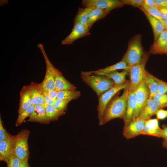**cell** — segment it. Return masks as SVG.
Instances as JSON below:
<instances>
[{
  "label": "cell",
  "mask_w": 167,
  "mask_h": 167,
  "mask_svg": "<svg viewBox=\"0 0 167 167\" xmlns=\"http://www.w3.org/2000/svg\"><path fill=\"white\" fill-rule=\"evenodd\" d=\"M45 104L35 105L33 111L29 117V119L27 122H36L45 124H49L50 122L47 119L46 116Z\"/></svg>",
  "instance_id": "e0dca14e"
},
{
  "label": "cell",
  "mask_w": 167,
  "mask_h": 167,
  "mask_svg": "<svg viewBox=\"0 0 167 167\" xmlns=\"http://www.w3.org/2000/svg\"><path fill=\"white\" fill-rule=\"evenodd\" d=\"M28 159L20 161L19 167H30L28 163Z\"/></svg>",
  "instance_id": "ee69618b"
},
{
  "label": "cell",
  "mask_w": 167,
  "mask_h": 167,
  "mask_svg": "<svg viewBox=\"0 0 167 167\" xmlns=\"http://www.w3.org/2000/svg\"><path fill=\"white\" fill-rule=\"evenodd\" d=\"M129 67L125 62L121 60L120 62L113 65L107 67L106 68L100 69L98 70L89 71H82L81 74L84 75H92L94 74L95 75H105L111 72L116 71L118 70L123 69L129 71Z\"/></svg>",
  "instance_id": "4fadbf2b"
},
{
  "label": "cell",
  "mask_w": 167,
  "mask_h": 167,
  "mask_svg": "<svg viewBox=\"0 0 167 167\" xmlns=\"http://www.w3.org/2000/svg\"><path fill=\"white\" fill-rule=\"evenodd\" d=\"M143 1V0H122L121 1L123 5H129L138 7L141 6Z\"/></svg>",
  "instance_id": "d590c367"
},
{
  "label": "cell",
  "mask_w": 167,
  "mask_h": 167,
  "mask_svg": "<svg viewBox=\"0 0 167 167\" xmlns=\"http://www.w3.org/2000/svg\"><path fill=\"white\" fill-rule=\"evenodd\" d=\"M43 93L45 104L48 105H53L55 100L51 99L48 95L46 91L44 90Z\"/></svg>",
  "instance_id": "f35d334b"
},
{
  "label": "cell",
  "mask_w": 167,
  "mask_h": 167,
  "mask_svg": "<svg viewBox=\"0 0 167 167\" xmlns=\"http://www.w3.org/2000/svg\"><path fill=\"white\" fill-rule=\"evenodd\" d=\"M167 2V0H166Z\"/></svg>",
  "instance_id": "681fc988"
},
{
  "label": "cell",
  "mask_w": 167,
  "mask_h": 167,
  "mask_svg": "<svg viewBox=\"0 0 167 167\" xmlns=\"http://www.w3.org/2000/svg\"><path fill=\"white\" fill-rule=\"evenodd\" d=\"M54 79L56 90L58 91L75 90L76 86L67 80L62 73L55 67L54 69Z\"/></svg>",
  "instance_id": "5bb4252c"
},
{
  "label": "cell",
  "mask_w": 167,
  "mask_h": 167,
  "mask_svg": "<svg viewBox=\"0 0 167 167\" xmlns=\"http://www.w3.org/2000/svg\"><path fill=\"white\" fill-rule=\"evenodd\" d=\"M136 105L135 92H129L126 112L123 119L124 123L123 128L127 127L132 122Z\"/></svg>",
  "instance_id": "2e32d148"
},
{
  "label": "cell",
  "mask_w": 167,
  "mask_h": 167,
  "mask_svg": "<svg viewBox=\"0 0 167 167\" xmlns=\"http://www.w3.org/2000/svg\"><path fill=\"white\" fill-rule=\"evenodd\" d=\"M71 101L70 100L57 99L53 106L58 110L65 111L68 103Z\"/></svg>",
  "instance_id": "4dcf8cb0"
},
{
  "label": "cell",
  "mask_w": 167,
  "mask_h": 167,
  "mask_svg": "<svg viewBox=\"0 0 167 167\" xmlns=\"http://www.w3.org/2000/svg\"><path fill=\"white\" fill-rule=\"evenodd\" d=\"M93 8H79L74 18V23L78 22L87 26V23L89 14Z\"/></svg>",
  "instance_id": "484cf974"
},
{
  "label": "cell",
  "mask_w": 167,
  "mask_h": 167,
  "mask_svg": "<svg viewBox=\"0 0 167 167\" xmlns=\"http://www.w3.org/2000/svg\"><path fill=\"white\" fill-rule=\"evenodd\" d=\"M145 121L138 118L132 121L127 127L123 128L122 133L124 137L129 139L142 135Z\"/></svg>",
  "instance_id": "8fae6325"
},
{
  "label": "cell",
  "mask_w": 167,
  "mask_h": 167,
  "mask_svg": "<svg viewBox=\"0 0 167 167\" xmlns=\"http://www.w3.org/2000/svg\"><path fill=\"white\" fill-rule=\"evenodd\" d=\"M81 94L79 91L76 90L60 91H58L57 99L71 101L78 98Z\"/></svg>",
  "instance_id": "83f0119b"
},
{
  "label": "cell",
  "mask_w": 167,
  "mask_h": 167,
  "mask_svg": "<svg viewBox=\"0 0 167 167\" xmlns=\"http://www.w3.org/2000/svg\"><path fill=\"white\" fill-rule=\"evenodd\" d=\"M141 40V36L138 34L131 38L129 42L127 51L122 59L130 67L140 62L145 54Z\"/></svg>",
  "instance_id": "7a4b0ae2"
},
{
  "label": "cell",
  "mask_w": 167,
  "mask_h": 167,
  "mask_svg": "<svg viewBox=\"0 0 167 167\" xmlns=\"http://www.w3.org/2000/svg\"><path fill=\"white\" fill-rule=\"evenodd\" d=\"M81 77L83 81L94 91L99 97L115 85L112 80L104 75L81 74Z\"/></svg>",
  "instance_id": "277c9868"
},
{
  "label": "cell",
  "mask_w": 167,
  "mask_h": 167,
  "mask_svg": "<svg viewBox=\"0 0 167 167\" xmlns=\"http://www.w3.org/2000/svg\"><path fill=\"white\" fill-rule=\"evenodd\" d=\"M89 29L86 26L79 22L74 23L71 33L62 41L63 45H70L76 40L90 34Z\"/></svg>",
  "instance_id": "30bf717a"
},
{
  "label": "cell",
  "mask_w": 167,
  "mask_h": 167,
  "mask_svg": "<svg viewBox=\"0 0 167 167\" xmlns=\"http://www.w3.org/2000/svg\"><path fill=\"white\" fill-rule=\"evenodd\" d=\"M20 161L14 154L12 153L6 163L7 167H19Z\"/></svg>",
  "instance_id": "d6a6232c"
},
{
  "label": "cell",
  "mask_w": 167,
  "mask_h": 167,
  "mask_svg": "<svg viewBox=\"0 0 167 167\" xmlns=\"http://www.w3.org/2000/svg\"><path fill=\"white\" fill-rule=\"evenodd\" d=\"M109 13L105 10L93 8L89 14L87 20V27L90 29L95 22L104 18Z\"/></svg>",
  "instance_id": "603a6c76"
},
{
  "label": "cell",
  "mask_w": 167,
  "mask_h": 167,
  "mask_svg": "<svg viewBox=\"0 0 167 167\" xmlns=\"http://www.w3.org/2000/svg\"><path fill=\"white\" fill-rule=\"evenodd\" d=\"M30 131L23 129L16 135L13 136L12 139V153L20 161L29 158V152L28 140Z\"/></svg>",
  "instance_id": "3957f363"
},
{
  "label": "cell",
  "mask_w": 167,
  "mask_h": 167,
  "mask_svg": "<svg viewBox=\"0 0 167 167\" xmlns=\"http://www.w3.org/2000/svg\"><path fill=\"white\" fill-rule=\"evenodd\" d=\"M144 14L149 21L152 29L154 42L155 41L160 34L165 29L162 22L149 14L141 6L138 7Z\"/></svg>",
  "instance_id": "ac0fdd59"
},
{
  "label": "cell",
  "mask_w": 167,
  "mask_h": 167,
  "mask_svg": "<svg viewBox=\"0 0 167 167\" xmlns=\"http://www.w3.org/2000/svg\"><path fill=\"white\" fill-rule=\"evenodd\" d=\"M166 8H167V7Z\"/></svg>",
  "instance_id": "f907efd6"
},
{
  "label": "cell",
  "mask_w": 167,
  "mask_h": 167,
  "mask_svg": "<svg viewBox=\"0 0 167 167\" xmlns=\"http://www.w3.org/2000/svg\"><path fill=\"white\" fill-rule=\"evenodd\" d=\"M159 109L158 107L152 98L149 97L143 106L138 118L146 121L151 118L153 115L156 114Z\"/></svg>",
  "instance_id": "d6986e66"
},
{
  "label": "cell",
  "mask_w": 167,
  "mask_h": 167,
  "mask_svg": "<svg viewBox=\"0 0 167 167\" xmlns=\"http://www.w3.org/2000/svg\"><path fill=\"white\" fill-rule=\"evenodd\" d=\"M35 106L32 105L20 113L18 114L17 118L16 121V126H18L21 125L25 119L31 115L34 110Z\"/></svg>",
  "instance_id": "f1b7e54d"
},
{
  "label": "cell",
  "mask_w": 167,
  "mask_h": 167,
  "mask_svg": "<svg viewBox=\"0 0 167 167\" xmlns=\"http://www.w3.org/2000/svg\"><path fill=\"white\" fill-rule=\"evenodd\" d=\"M149 56V53H145L140 62L130 67L129 71L130 79L129 92L134 91L143 80L146 71L145 66Z\"/></svg>",
  "instance_id": "5b68a950"
},
{
  "label": "cell",
  "mask_w": 167,
  "mask_h": 167,
  "mask_svg": "<svg viewBox=\"0 0 167 167\" xmlns=\"http://www.w3.org/2000/svg\"><path fill=\"white\" fill-rule=\"evenodd\" d=\"M150 15L162 22L160 13L157 7H148L146 6L142 7Z\"/></svg>",
  "instance_id": "1f68e13d"
},
{
  "label": "cell",
  "mask_w": 167,
  "mask_h": 167,
  "mask_svg": "<svg viewBox=\"0 0 167 167\" xmlns=\"http://www.w3.org/2000/svg\"><path fill=\"white\" fill-rule=\"evenodd\" d=\"M58 91L56 89L46 91L47 94L49 97L51 99L55 100L57 99Z\"/></svg>",
  "instance_id": "60d3db41"
},
{
  "label": "cell",
  "mask_w": 167,
  "mask_h": 167,
  "mask_svg": "<svg viewBox=\"0 0 167 167\" xmlns=\"http://www.w3.org/2000/svg\"><path fill=\"white\" fill-rule=\"evenodd\" d=\"M167 41V30H164L154 42L149 50L150 53L156 54H163Z\"/></svg>",
  "instance_id": "ffe728a7"
},
{
  "label": "cell",
  "mask_w": 167,
  "mask_h": 167,
  "mask_svg": "<svg viewBox=\"0 0 167 167\" xmlns=\"http://www.w3.org/2000/svg\"><path fill=\"white\" fill-rule=\"evenodd\" d=\"M161 17L162 20L167 19V8L166 7H158Z\"/></svg>",
  "instance_id": "ab89813d"
},
{
  "label": "cell",
  "mask_w": 167,
  "mask_h": 167,
  "mask_svg": "<svg viewBox=\"0 0 167 167\" xmlns=\"http://www.w3.org/2000/svg\"><path fill=\"white\" fill-rule=\"evenodd\" d=\"M129 87L124 89L121 95L116 96L108 104L103 116L101 126L115 118L123 119L126 110Z\"/></svg>",
  "instance_id": "6da1fadb"
},
{
  "label": "cell",
  "mask_w": 167,
  "mask_h": 167,
  "mask_svg": "<svg viewBox=\"0 0 167 167\" xmlns=\"http://www.w3.org/2000/svg\"><path fill=\"white\" fill-rule=\"evenodd\" d=\"M143 81L148 87L149 92V97L152 98L158 92V84L154 78V76L146 71Z\"/></svg>",
  "instance_id": "d4e9b609"
},
{
  "label": "cell",
  "mask_w": 167,
  "mask_h": 167,
  "mask_svg": "<svg viewBox=\"0 0 167 167\" xmlns=\"http://www.w3.org/2000/svg\"><path fill=\"white\" fill-rule=\"evenodd\" d=\"M1 118H0V141L6 140L11 135L9 134L3 126Z\"/></svg>",
  "instance_id": "e575fe53"
},
{
  "label": "cell",
  "mask_w": 167,
  "mask_h": 167,
  "mask_svg": "<svg viewBox=\"0 0 167 167\" xmlns=\"http://www.w3.org/2000/svg\"><path fill=\"white\" fill-rule=\"evenodd\" d=\"M129 71L123 70L122 72H119L117 71L111 72L105 75V76L112 80L115 85H119L126 82V76L129 73Z\"/></svg>",
  "instance_id": "cb8c5ba5"
},
{
  "label": "cell",
  "mask_w": 167,
  "mask_h": 167,
  "mask_svg": "<svg viewBox=\"0 0 167 167\" xmlns=\"http://www.w3.org/2000/svg\"><path fill=\"white\" fill-rule=\"evenodd\" d=\"M162 132L158 119L150 118L146 121L142 135L160 138L161 137Z\"/></svg>",
  "instance_id": "9a60e30c"
},
{
  "label": "cell",
  "mask_w": 167,
  "mask_h": 167,
  "mask_svg": "<svg viewBox=\"0 0 167 167\" xmlns=\"http://www.w3.org/2000/svg\"><path fill=\"white\" fill-rule=\"evenodd\" d=\"M154 77L157 83L158 92L161 94H166L167 93V83L154 76Z\"/></svg>",
  "instance_id": "836d02e7"
},
{
  "label": "cell",
  "mask_w": 167,
  "mask_h": 167,
  "mask_svg": "<svg viewBox=\"0 0 167 167\" xmlns=\"http://www.w3.org/2000/svg\"><path fill=\"white\" fill-rule=\"evenodd\" d=\"M26 87L30 93L32 105L45 104L43 89L40 84L32 82Z\"/></svg>",
  "instance_id": "7c38bea8"
},
{
  "label": "cell",
  "mask_w": 167,
  "mask_h": 167,
  "mask_svg": "<svg viewBox=\"0 0 167 167\" xmlns=\"http://www.w3.org/2000/svg\"><path fill=\"white\" fill-rule=\"evenodd\" d=\"M154 1L157 7H167L166 0H154Z\"/></svg>",
  "instance_id": "b9f144b4"
},
{
  "label": "cell",
  "mask_w": 167,
  "mask_h": 167,
  "mask_svg": "<svg viewBox=\"0 0 167 167\" xmlns=\"http://www.w3.org/2000/svg\"><path fill=\"white\" fill-rule=\"evenodd\" d=\"M156 115L158 119H164L167 118V110L159 109L157 111Z\"/></svg>",
  "instance_id": "8d00e7d4"
},
{
  "label": "cell",
  "mask_w": 167,
  "mask_h": 167,
  "mask_svg": "<svg viewBox=\"0 0 167 167\" xmlns=\"http://www.w3.org/2000/svg\"><path fill=\"white\" fill-rule=\"evenodd\" d=\"M141 7L146 6L148 7H157L154 0H144L141 5Z\"/></svg>",
  "instance_id": "74e56055"
},
{
  "label": "cell",
  "mask_w": 167,
  "mask_h": 167,
  "mask_svg": "<svg viewBox=\"0 0 167 167\" xmlns=\"http://www.w3.org/2000/svg\"><path fill=\"white\" fill-rule=\"evenodd\" d=\"M12 135L8 139L0 141V160L6 163L12 153Z\"/></svg>",
  "instance_id": "7402d4cb"
},
{
  "label": "cell",
  "mask_w": 167,
  "mask_h": 167,
  "mask_svg": "<svg viewBox=\"0 0 167 167\" xmlns=\"http://www.w3.org/2000/svg\"><path fill=\"white\" fill-rule=\"evenodd\" d=\"M130 81L127 80L125 83L119 85H115L110 89L103 93L99 97L97 107L98 118L99 124L101 126L103 116L108 104L118 92L129 87Z\"/></svg>",
  "instance_id": "8992f818"
},
{
  "label": "cell",
  "mask_w": 167,
  "mask_h": 167,
  "mask_svg": "<svg viewBox=\"0 0 167 167\" xmlns=\"http://www.w3.org/2000/svg\"><path fill=\"white\" fill-rule=\"evenodd\" d=\"M162 145L164 147L167 148V139H163Z\"/></svg>",
  "instance_id": "f6af8a7d"
},
{
  "label": "cell",
  "mask_w": 167,
  "mask_h": 167,
  "mask_svg": "<svg viewBox=\"0 0 167 167\" xmlns=\"http://www.w3.org/2000/svg\"><path fill=\"white\" fill-rule=\"evenodd\" d=\"M37 47L40 49L43 55L46 64V71L42 82L40 83L42 89L46 91L56 90L54 79V66L48 58L44 49L43 45L39 44Z\"/></svg>",
  "instance_id": "52a82bcc"
},
{
  "label": "cell",
  "mask_w": 167,
  "mask_h": 167,
  "mask_svg": "<svg viewBox=\"0 0 167 167\" xmlns=\"http://www.w3.org/2000/svg\"><path fill=\"white\" fill-rule=\"evenodd\" d=\"M20 96L18 114L32 105L31 97L26 86H24L21 89L20 92Z\"/></svg>",
  "instance_id": "44dd1931"
},
{
  "label": "cell",
  "mask_w": 167,
  "mask_h": 167,
  "mask_svg": "<svg viewBox=\"0 0 167 167\" xmlns=\"http://www.w3.org/2000/svg\"><path fill=\"white\" fill-rule=\"evenodd\" d=\"M45 109L47 119L50 122L58 120L60 117L66 113L65 111L58 110L53 105L46 104Z\"/></svg>",
  "instance_id": "4316f807"
},
{
  "label": "cell",
  "mask_w": 167,
  "mask_h": 167,
  "mask_svg": "<svg viewBox=\"0 0 167 167\" xmlns=\"http://www.w3.org/2000/svg\"><path fill=\"white\" fill-rule=\"evenodd\" d=\"M166 107H167V104H166Z\"/></svg>",
  "instance_id": "c3c4849f"
},
{
  "label": "cell",
  "mask_w": 167,
  "mask_h": 167,
  "mask_svg": "<svg viewBox=\"0 0 167 167\" xmlns=\"http://www.w3.org/2000/svg\"><path fill=\"white\" fill-rule=\"evenodd\" d=\"M134 92L136 105L132 121L138 117L150 96L149 89L143 80L137 86Z\"/></svg>",
  "instance_id": "ba28073f"
},
{
  "label": "cell",
  "mask_w": 167,
  "mask_h": 167,
  "mask_svg": "<svg viewBox=\"0 0 167 167\" xmlns=\"http://www.w3.org/2000/svg\"><path fill=\"white\" fill-rule=\"evenodd\" d=\"M162 127L163 129L161 137L163 139H167V126L163 125Z\"/></svg>",
  "instance_id": "7bdbcfd3"
},
{
  "label": "cell",
  "mask_w": 167,
  "mask_h": 167,
  "mask_svg": "<svg viewBox=\"0 0 167 167\" xmlns=\"http://www.w3.org/2000/svg\"><path fill=\"white\" fill-rule=\"evenodd\" d=\"M81 3L84 7L97 8L105 10L109 12L124 5L121 0H83Z\"/></svg>",
  "instance_id": "9c48e42d"
},
{
  "label": "cell",
  "mask_w": 167,
  "mask_h": 167,
  "mask_svg": "<svg viewBox=\"0 0 167 167\" xmlns=\"http://www.w3.org/2000/svg\"><path fill=\"white\" fill-rule=\"evenodd\" d=\"M163 54H165L167 55V41L164 51Z\"/></svg>",
  "instance_id": "7dc6e473"
},
{
  "label": "cell",
  "mask_w": 167,
  "mask_h": 167,
  "mask_svg": "<svg viewBox=\"0 0 167 167\" xmlns=\"http://www.w3.org/2000/svg\"><path fill=\"white\" fill-rule=\"evenodd\" d=\"M152 98L159 109L166 107L167 103V94H161L157 92L153 96Z\"/></svg>",
  "instance_id": "f546056e"
},
{
  "label": "cell",
  "mask_w": 167,
  "mask_h": 167,
  "mask_svg": "<svg viewBox=\"0 0 167 167\" xmlns=\"http://www.w3.org/2000/svg\"><path fill=\"white\" fill-rule=\"evenodd\" d=\"M162 22L164 25L165 29L167 30V19L162 20Z\"/></svg>",
  "instance_id": "bcb514c9"
}]
</instances>
